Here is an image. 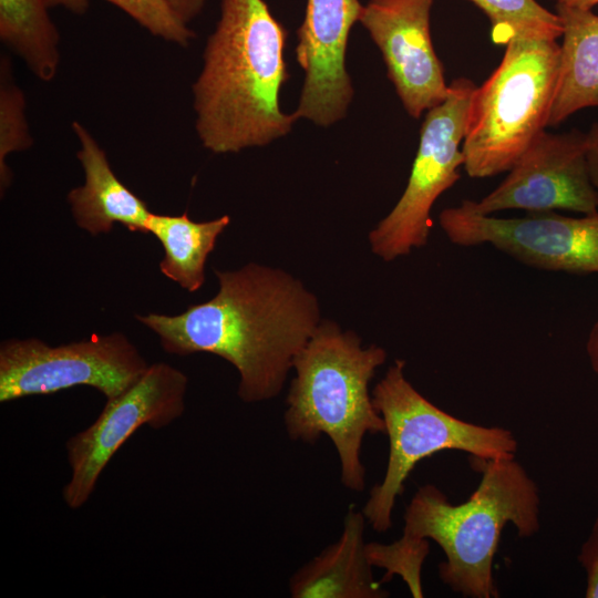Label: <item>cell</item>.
<instances>
[{
	"mask_svg": "<svg viewBox=\"0 0 598 598\" xmlns=\"http://www.w3.org/2000/svg\"><path fill=\"white\" fill-rule=\"evenodd\" d=\"M218 291L176 316L137 315L169 354L207 352L239 373L246 403L276 398L293 360L320 323L317 297L289 272L256 262L215 270Z\"/></svg>",
	"mask_w": 598,
	"mask_h": 598,
	"instance_id": "cell-1",
	"label": "cell"
},
{
	"mask_svg": "<svg viewBox=\"0 0 598 598\" xmlns=\"http://www.w3.org/2000/svg\"><path fill=\"white\" fill-rule=\"evenodd\" d=\"M286 40V29L265 0H221L192 85L195 130L206 150L238 153L291 131L298 118L279 104L290 78Z\"/></svg>",
	"mask_w": 598,
	"mask_h": 598,
	"instance_id": "cell-2",
	"label": "cell"
},
{
	"mask_svg": "<svg viewBox=\"0 0 598 598\" xmlns=\"http://www.w3.org/2000/svg\"><path fill=\"white\" fill-rule=\"evenodd\" d=\"M481 481L468 499L452 504L435 485L416 491L404 513V527L395 543L413 553L429 554V539L445 555L439 577L454 592L470 598L498 597L493 575L501 534L511 523L519 537L540 527L539 491L515 457H470Z\"/></svg>",
	"mask_w": 598,
	"mask_h": 598,
	"instance_id": "cell-3",
	"label": "cell"
},
{
	"mask_svg": "<svg viewBox=\"0 0 598 598\" xmlns=\"http://www.w3.org/2000/svg\"><path fill=\"white\" fill-rule=\"evenodd\" d=\"M386 357L382 347L363 348L355 332L321 320L292 364L283 416L287 434L309 444L327 435L339 456L341 483L354 492L365 485V434L385 433L369 383Z\"/></svg>",
	"mask_w": 598,
	"mask_h": 598,
	"instance_id": "cell-4",
	"label": "cell"
},
{
	"mask_svg": "<svg viewBox=\"0 0 598 598\" xmlns=\"http://www.w3.org/2000/svg\"><path fill=\"white\" fill-rule=\"evenodd\" d=\"M498 66L473 91L462 144L464 169L485 178L508 172L548 126L560 68V44L517 35Z\"/></svg>",
	"mask_w": 598,
	"mask_h": 598,
	"instance_id": "cell-5",
	"label": "cell"
},
{
	"mask_svg": "<svg viewBox=\"0 0 598 598\" xmlns=\"http://www.w3.org/2000/svg\"><path fill=\"white\" fill-rule=\"evenodd\" d=\"M404 369L405 361L395 360L372 391L389 437L385 474L372 487L362 509L378 533L392 526L396 498L420 461L448 450L482 458H511L518 447L507 429L470 423L441 410L411 384Z\"/></svg>",
	"mask_w": 598,
	"mask_h": 598,
	"instance_id": "cell-6",
	"label": "cell"
},
{
	"mask_svg": "<svg viewBox=\"0 0 598 598\" xmlns=\"http://www.w3.org/2000/svg\"><path fill=\"white\" fill-rule=\"evenodd\" d=\"M475 87L470 79L457 78L450 84L447 97L426 112L406 187L369 234L371 250L384 261L408 256L427 244L434 203L461 178L462 144Z\"/></svg>",
	"mask_w": 598,
	"mask_h": 598,
	"instance_id": "cell-7",
	"label": "cell"
},
{
	"mask_svg": "<svg viewBox=\"0 0 598 598\" xmlns=\"http://www.w3.org/2000/svg\"><path fill=\"white\" fill-rule=\"evenodd\" d=\"M138 349L121 332L50 346L37 338L0 344V402L52 394L78 385L106 400L130 388L148 368Z\"/></svg>",
	"mask_w": 598,
	"mask_h": 598,
	"instance_id": "cell-8",
	"label": "cell"
},
{
	"mask_svg": "<svg viewBox=\"0 0 598 598\" xmlns=\"http://www.w3.org/2000/svg\"><path fill=\"white\" fill-rule=\"evenodd\" d=\"M439 223L447 239L462 247L489 245L537 269L598 274V213L569 217L530 212L498 218L476 210L473 200L445 208Z\"/></svg>",
	"mask_w": 598,
	"mask_h": 598,
	"instance_id": "cell-9",
	"label": "cell"
},
{
	"mask_svg": "<svg viewBox=\"0 0 598 598\" xmlns=\"http://www.w3.org/2000/svg\"><path fill=\"white\" fill-rule=\"evenodd\" d=\"M187 383L177 368L152 363L130 388L106 400L93 423L68 439L71 475L62 496L69 508L86 504L102 472L135 431L144 425L163 429L183 415Z\"/></svg>",
	"mask_w": 598,
	"mask_h": 598,
	"instance_id": "cell-10",
	"label": "cell"
},
{
	"mask_svg": "<svg viewBox=\"0 0 598 598\" xmlns=\"http://www.w3.org/2000/svg\"><path fill=\"white\" fill-rule=\"evenodd\" d=\"M473 204L485 215L507 209L598 213V193L587 162L586 134L578 130L561 134L543 131L505 179Z\"/></svg>",
	"mask_w": 598,
	"mask_h": 598,
	"instance_id": "cell-11",
	"label": "cell"
},
{
	"mask_svg": "<svg viewBox=\"0 0 598 598\" xmlns=\"http://www.w3.org/2000/svg\"><path fill=\"white\" fill-rule=\"evenodd\" d=\"M434 0H369L359 22L381 51L386 75L413 118L442 103L450 85L430 29Z\"/></svg>",
	"mask_w": 598,
	"mask_h": 598,
	"instance_id": "cell-12",
	"label": "cell"
},
{
	"mask_svg": "<svg viewBox=\"0 0 598 598\" xmlns=\"http://www.w3.org/2000/svg\"><path fill=\"white\" fill-rule=\"evenodd\" d=\"M362 8L359 0H307L297 30L296 59L305 73L298 120L327 127L346 117L354 95L347 45Z\"/></svg>",
	"mask_w": 598,
	"mask_h": 598,
	"instance_id": "cell-13",
	"label": "cell"
},
{
	"mask_svg": "<svg viewBox=\"0 0 598 598\" xmlns=\"http://www.w3.org/2000/svg\"><path fill=\"white\" fill-rule=\"evenodd\" d=\"M79 140L76 157L84 173L83 185L66 196L76 225L93 236L110 233L115 223L133 233H147L152 212L113 172L105 151L79 121L72 122Z\"/></svg>",
	"mask_w": 598,
	"mask_h": 598,
	"instance_id": "cell-14",
	"label": "cell"
},
{
	"mask_svg": "<svg viewBox=\"0 0 598 598\" xmlns=\"http://www.w3.org/2000/svg\"><path fill=\"white\" fill-rule=\"evenodd\" d=\"M365 516L350 505L337 542L298 569L289 580L293 598H385L375 581L364 542Z\"/></svg>",
	"mask_w": 598,
	"mask_h": 598,
	"instance_id": "cell-15",
	"label": "cell"
},
{
	"mask_svg": "<svg viewBox=\"0 0 598 598\" xmlns=\"http://www.w3.org/2000/svg\"><path fill=\"white\" fill-rule=\"evenodd\" d=\"M563 24L560 68L548 118L556 126L581 109L598 106V16L556 6Z\"/></svg>",
	"mask_w": 598,
	"mask_h": 598,
	"instance_id": "cell-16",
	"label": "cell"
},
{
	"mask_svg": "<svg viewBox=\"0 0 598 598\" xmlns=\"http://www.w3.org/2000/svg\"><path fill=\"white\" fill-rule=\"evenodd\" d=\"M229 223L228 215L198 223L192 220L186 212L178 216L152 213L146 229L163 246L162 274L185 290L197 291L205 281L206 259Z\"/></svg>",
	"mask_w": 598,
	"mask_h": 598,
	"instance_id": "cell-17",
	"label": "cell"
},
{
	"mask_svg": "<svg viewBox=\"0 0 598 598\" xmlns=\"http://www.w3.org/2000/svg\"><path fill=\"white\" fill-rule=\"evenodd\" d=\"M47 0H0V40L43 82H51L61 63L59 29Z\"/></svg>",
	"mask_w": 598,
	"mask_h": 598,
	"instance_id": "cell-18",
	"label": "cell"
},
{
	"mask_svg": "<svg viewBox=\"0 0 598 598\" xmlns=\"http://www.w3.org/2000/svg\"><path fill=\"white\" fill-rule=\"evenodd\" d=\"M480 8L492 25V39L506 44L517 35H538L557 40L563 24L557 13L536 0H468Z\"/></svg>",
	"mask_w": 598,
	"mask_h": 598,
	"instance_id": "cell-19",
	"label": "cell"
},
{
	"mask_svg": "<svg viewBox=\"0 0 598 598\" xmlns=\"http://www.w3.org/2000/svg\"><path fill=\"white\" fill-rule=\"evenodd\" d=\"M25 95L16 82L11 60L0 59V192L11 185L13 174L7 158L11 153L29 150L33 145L27 121Z\"/></svg>",
	"mask_w": 598,
	"mask_h": 598,
	"instance_id": "cell-20",
	"label": "cell"
},
{
	"mask_svg": "<svg viewBox=\"0 0 598 598\" xmlns=\"http://www.w3.org/2000/svg\"><path fill=\"white\" fill-rule=\"evenodd\" d=\"M115 6L136 23L169 43L187 48L195 32L174 12L167 0H105Z\"/></svg>",
	"mask_w": 598,
	"mask_h": 598,
	"instance_id": "cell-21",
	"label": "cell"
},
{
	"mask_svg": "<svg viewBox=\"0 0 598 598\" xmlns=\"http://www.w3.org/2000/svg\"><path fill=\"white\" fill-rule=\"evenodd\" d=\"M587 576L586 598H598V517L577 557Z\"/></svg>",
	"mask_w": 598,
	"mask_h": 598,
	"instance_id": "cell-22",
	"label": "cell"
},
{
	"mask_svg": "<svg viewBox=\"0 0 598 598\" xmlns=\"http://www.w3.org/2000/svg\"><path fill=\"white\" fill-rule=\"evenodd\" d=\"M586 145L590 179L598 193V123H594L586 133Z\"/></svg>",
	"mask_w": 598,
	"mask_h": 598,
	"instance_id": "cell-23",
	"label": "cell"
},
{
	"mask_svg": "<svg viewBox=\"0 0 598 598\" xmlns=\"http://www.w3.org/2000/svg\"><path fill=\"white\" fill-rule=\"evenodd\" d=\"M176 16L185 23L189 24L198 17L207 0H167Z\"/></svg>",
	"mask_w": 598,
	"mask_h": 598,
	"instance_id": "cell-24",
	"label": "cell"
},
{
	"mask_svg": "<svg viewBox=\"0 0 598 598\" xmlns=\"http://www.w3.org/2000/svg\"><path fill=\"white\" fill-rule=\"evenodd\" d=\"M586 352L592 371L598 374V319L589 330L586 341Z\"/></svg>",
	"mask_w": 598,
	"mask_h": 598,
	"instance_id": "cell-25",
	"label": "cell"
},
{
	"mask_svg": "<svg viewBox=\"0 0 598 598\" xmlns=\"http://www.w3.org/2000/svg\"><path fill=\"white\" fill-rule=\"evenodd\" d=\"M50 8L61 7L73 14L83 16L87 12L89 0H47Z\"/></svg>",
	"mask_w": 598,
	"mask_h": 598,
	"instance_id": "cell-26",
	"label": "cell"
},
{
	"mask_svg": "<svg viewBox=\"0 0 598 598\" xmlns=\"http://www.w3.org/2000/svg\"><path fill=\"white\" fill-rule=\"evenodd\" d=\"M556 6H563L579 10H591L598 4V0H553Z\"/></svg>",
	"mask_w": 598,
	"mask_h": 598,
	"instance_id": "cell-27",
	"label": "cell"
}]
</instances>
